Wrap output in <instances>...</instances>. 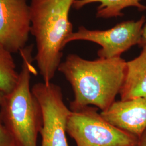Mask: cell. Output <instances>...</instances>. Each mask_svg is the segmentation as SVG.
<instances>
[{
  "label": "cell",
  "instance_id": "5bb4252c",
  "mask_svg": "<svg viewBox=\"0 0 146 146\" xmlns=\"http://www.w3.org/2000/svg\"><path fill=\"white\" fill-rule=\"evenodd\" d=\"M137 146H146V131L139 139V142Z\"/></svg>",
  "mask_w": 146,
  "mask_h": 146
},
{
  "label": "cell",
  "instance_id": "277c9868",
  "mask_svg": "<svg viewBox=\"0 0 146 146\" xmlns=\"http://www.w3.org/2000/svg\"><path fill=\"white\" fill-rule=\"evenodd\" d=\"M98 108L90 106L72 111L67 133L76 146H137L139 138L112 125Z\"/></svg>",
  "mask_w": 146,
  "mask_h": 146
},
{
  "label": "cell",
  "instance_id": "6da1fadb",
  "mask_svg": "<svg viewBox=\"0 0 146 146\" xmlns=\"http://www.w3.org/2000/svg\"><path fill=\"white\" fill-rule=\"evenodd\" d=\"M127 61L121 58L88 60L69 54L58 68L70 84V110L92 105L104 111L115 102L125 80Z\"/></svg>",
  "mask_w": 146,
  "mask_h": 146
},
{
  "label": "cell",
  "instance_id": "5b68a950",
  "mask_svg": "<svg viewBox=\"0 0 146 146\" xmlns=\"http://www.w3.org/2000/svg\"><path fill=\"white\" fill-rule=\"evenodd\" d=\"M31 91L42 111L41 146H68L66 133L71 110L64 102L61 87L52 82H38Z\"/></svg>",
  "mask_w": 146,
  "mask_h": 146
},
{
  "label": "cell",
  "instance_id": "30bf717a",
  "mask_svg": "<svg viewBox=\"0 0 146 146\" xmlns=\"http://www.w3.org/2000/svg\"><path fill=\"white\" fill-rule=\"evenodd\" d=\"M94 3H99L96 17L100 19L121 17L123 15L122 11L130 7H136L140 11L146 10V5L141 4L140 0H75L72 7L78 10Z\"/></svg>",
  "mask_w": 146,
  "mask_h": 146
},
{
  "label": "cell",
  "instance_id": "7a4b0ae2",
  "mask_svg": "<svg viewBox=\"0 0 146 146\" xmlns=\"http://www.w3.org/2000/svg\"><path fill=\"white\" fill-rule=\"evenodd\" d=\"M75 0H30L31 34L36 44L34 58L43 82H52L73 33L69 13Z\"/></svg>",
  "mask_w": 146,
  "mask_h": 146
},
{
  "label": "cell",
  "instance_id": "8992f818",
  "mask_svg": "<svg viewBox=\"0 0 146 146\" xmlns=\"http://www.w3.org/2000/svg\"><path fill=\"white\" fill-rule=\"evenodd\" d=\"M146 17L137 21H125L106 30H91L81 26L69 36L66 44L75 41H86L101 46L98 51L99 58H121L131 47L139 44Z\"/></svg>",
  "mask_w": 146,
  "mask_h": 146
},
{
  "label": "cell",
  "instance_id": "4fadbf2b",
  "mask_svg": "<svg viewBox=\"0 0 146 146\" xmlns=\"http://www.w3.org/2000/svg\"><path fill=\"white\" fill-rule=\"evenodd\" d=\"M139 45L141 47L146 45V23L144 25L143 28L141 41Z\"/></svg>",
  "mask_w": 146,
  "mask_h": 146
},
{
  "label": "cell",
  "instance_id": "ba28073f",
  "mask_svg": "<svg viewBox=\"0 0 146 146\" xmlns=\"http://www.w3.org/2000/svg\"><path fill=\"white\" fill-rule=\"evenodd\" d=\"M100 114L112 125L140 139L146 131V96L115 101Z\"/></svg>",
  "mask_w": 146,
  "mask_h": 146
},
{
  "label": "cell",
  "instance_id": "9a60e30c",
  "mask_svg": "<svg viewBox=\"0 0 146 146\" xmlns=\"http://www.w3.org/2000/svg\"><path fill=\"white\" fill-rule=\"evenodd\" d=\"M3 96H4V94H3L2 93L0 92V106H1V104H2L3 98Z\"/></svg>",
  "mask_w": 146,
  "mask_h": 146
},
{
  "label": "cell",
  "instance_id": "9c48e42d",
  "mask_svg": "<svg viewBox=\"0 0 146 146\" xmlns=\"http://www.w3.org/2000/svg\"><path fill=\"white\" fill-rule=\"evenodd\" d=\"M140 55L127 61L125 82L120 93L121 100L146 96V45Z\"/></svg>",
  "mask_w": 146,
  "mask_h": 146
},
{
  "label": "cell",
  "instance_id": "8fae6325",
  "mask_svg": "<svg viewBox=\"0 0 146 146\" xmlns=\"http://www.w3.org/2000/svg\"><path fill=\"white\" fill-rule=\"evenodd\" d=\"M12 54L0 45V92L9 93L14 89L19 78Z\"/></svg>",
  "mask_w": 146,
  "mask_h": 146
},
{
  "label": "cell",
  "instance_id": "7c38bea8",
  "mask_svg": "<svg viewBox=\"0 0 146 146\" xmlns=\"http://www.w3.org/2000/svg\"><path fill=\"white\" fill-rule=\"evenodd\" d=\"M0 146H15L11 133L5 127L0 115Z\"/></svg>",
  "mask_w": 146,
  "mask_h": 146
},
{
  "label": "cell",
  "instance_id": "52a82bcc",
  "mask_svg": "<svg viewBox=\"0 0 146 146\" xmlns=\"http://www.w3.org/2000/svg\"><path fill=\"white\" fill-rule=\"evenodd\" d=\"M28 0H0V45L11 54L26 47L31 34Z\"/></svg>",
  "mask_w": 146,
  "mask_h": 146
},
{
  "label": "cell",
  "instance_id": "3957f363",
  "mask_svg": "<svg viewBox=\"0 0 146 146\" xmlns=\"http://www.w3.org/2000/svg\"><path fill=\"white\" fill-rule=\"evenodd\" d=\"M33 44L19 52L22 58L21 70L14 89L4 94L0 106V115L11 133L15 146H37L42 125V111L31 88V75H36L33 65Z\"/></svg>",
  "mask_w": 146,
  "mask_h": 146
}]
</instances>
